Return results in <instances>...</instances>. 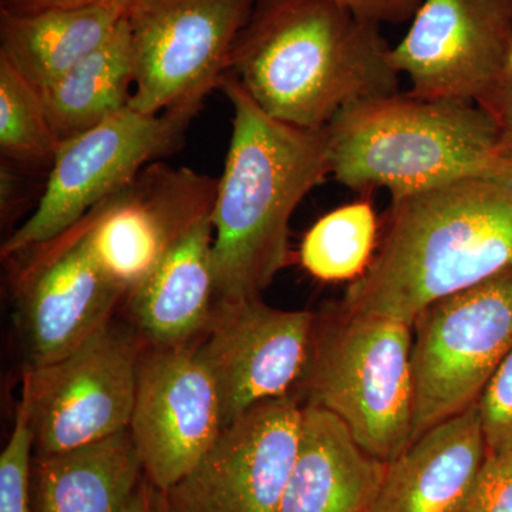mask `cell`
<instances>
[{"label": "cell", "instance_id": "8992f818", "mask_svg": "<svg viewBox=\"0 0 512 512\" xmlns=\"http://www.w3.org/2000/svg\"><path fill=\"white\" fill-rule=\"evenodd\" d=\"M511 350L512 268L421 311L413 322V441L478 403Z\"/></svg>", "mask_w": 512, "mask_h": 512}, {"label": "cell", "instance_id": "3957f363", "mask_svg": "<svg viewBox=\"0 0 512 512\" xmlns=\"http://www.w3.org/2000/svg\"><path fill=\"white\" fill-rule=\"evenodd\" d=\"M220 89L234 119L210 218L217 305L261 296L272 284L289 259L293 212L330 174L328 127L272 119L232 73Z\"/></svg>", "mask_w": 512, "mask_h": 512}, {"label": "cell", "instance_id": "603a6c76", "mask_svg": "<svg viewBox=\"0 0 512 512\" xmlns=\"http://www.w3.org/2000/svg\"><path fill=\"white\" fill-rule=\"evenodd\" d=\"M59 140L47 119L39 90L0 56V154L28 168H49Z\"/></svg>", "mask_w": 512, "mask_h": 512}, {"label": "cell", "instance_id": "83f0119b", "mask_svg": "<svg viewBox=\"0 0 512 512\" xmlns=\"http://www.w3.org/2000/svg\"><path fill=\"white\" fill-rule=\"evenodd\" d=\"M477 104L493 117L505 146L512 148V55L503 74Z\"/></svg>", "mask_w": 512, "mask_h": 512}, {"label": "cell", "instance_id": "9c48e42d", "mask_svg": "<svg viewBox=\"0 0 512 512\" xmlns=\"http://www.w3.org/2000/svg\"><path fill=\"white\" fill-rule=\"evenodd\" d=\"M144 342L128 322L111 320L72 355L26 367L22 399L35 456H52L123 433L136 400Z\"/></svg>", "mask_w": 512, "mask_h": 512}, {"label": "cell", "instance_id": "ffe728a7", "mask_svg": "<svg viewBox=\"0 0 512 512\" xmlns=\"http://www.w3.org/2000/svg\"><path fill=\"white\" fill-rule=\"evenodd\" d=\"M140 457L126 430L52 456H36L35 512H123L141 478Z\"/></svg>", "mask_w": 512, "mask_h": 512}, {"label": "cell", "instance_id": "8fae6325", "mask_svg": "<svg viewBox=\"0 0 512 512\" xmlns=\"http://www.w3.org/2000/svg\"><path fill=\"white\" fill-rule=\"evenodd\" d=\"M222 430L217 386L198 356L197 343L144 345L128 426L144 477L167 493L197 467Z\"/></svg>", "mask_w": 512, "mask_h": 512}, {"label": "cell", "instance_id": "9a60e30c", "mask_svg": "<svg viewBox=\"0 0 512 512\" xmlns=\"http://www.w3.org/2000/svg\"><path fill=\"white\" fill-rule=\"evenodd\" d=\"M315 312L282 311L261 296L215 306L197 353L211 373L225 427L258 404L298 389Z\"/></svg>", "mask_w": 512, "mask_h": 512}, {"label": "cell", "instance_id": "d6986e66", "mask_svg": "<svg viewBox=\"0 0 512 512\" xmlns=\"http://www.w3.org/2000/svg\"><path fill=\"white\" fill-rule=\"evenodd\" d=\"M130 9L124 3L33 13L0 9V56L42 90L103 45Z\"/></svg>", "mask_w": 512, "mask_h": 512}, {"label": "cell", "instance_id": "7c38bea8", "mask_svg": "<svg viewBox=\"0 0 512 512\" xmlns=\"http://www.w3.org/2000/svg\"><path fill=\"white\" fill-rule=\"evenodd\" d=\"M218 178L156 161L86 215L90 247L113 281L130 292L175 242L211 217Z\"/></svg>", "mask_w": 512, "mask_h": 512}, {"label": "cell", "instance_id": "ac0fdd59", "mask_svg": "<svg viewBox=\"0 0 512 512\" xmlns=\"http://www.w3.org/2000/svg\"><path fill=\"white\" fill-rule=\"evenodd\" d=\"M389 464L363 450L335 414L303 404L298 454L276 512H369Z\"/></svg>", "mask_w": 512, "mask_h": 512}, {"label": "cell", "instance_id": "5bb4252c", "mask_svg": "<svg viewBox=\"0 0 512 512\" xmlns=\"http://www.w3.org/2000/svg\"><path fill=\"white\" fill-rule=\"evenodd\" d=\"M512 55V0H423L390 50L421 99L477 103Z\"/></svg>", "mask_w": 512, "mask_h": 512}, {"label": "cell", "instance_id": "6da1fadb", "mask_svg": "<svg viewBox=\"0 0 512 512\" xmlns=\"http://www.w3.org/2000/svg\"><path fill=\"white\" fill-rule=\"evenodd\" d=\"M512 268V148L478 173L392 200L382 245L342 303L413 326L448 295Z\"/></svg>", "mask_w": 512, "mask_h": 512}, {"label": "cell", "instance_id": "30bf717a", "mask_svg": "<svg viewBox=\"0 0 512 512\" xmlns=\"http://www.w3.org/2000/svg\"><path fill=\"white\" fill-rule=\"evenodd\" d=\"M29 252L16 274V325L26 367H40L72 355L106 328L127 292L97 262L86 218Z\"/></svg>", "mask_w": 512, "mask_h": 512}, {"label": "cell", "instance_id": "4fadbf2b", "mask_svg": "<svg viewBox=\"0 0 512 512\" xmlns=\"http://www.w3.org/2000/svg\"><path fill=\"white\" fill-rule=\"evenodd\" d=\"M298 394L252 407L165 493L171 512H276L301 440Z\"/></svg>", "mask_w": 512, "mask_h": 512}, {"label": "cell", "instance_id": "44dd1931", "mask_svg": "<svg viewBox=\"0 0 512 512\" xmlns=\"http://www.w3.org/2000/svg\"><path fill=\"white\" fill-rule=\"evenodd\" d=\"M134 69L127 16L113 35L39 90L59 143L86 133L130 106Z\"/></svg>", "mask_w": 512, "mask_h": 512}, {"label": "cell", "instance_id": "d4e9b609", "mask_svg": "<svg viewBox=\"0 0 512 512\" xmlns=\"http://www.w3.org/2000/svg\"><path fill=\"white\" fill-rule=\"evenodd\" d=\"M478 409L487 453L512 450V350L485 387Z\"/></svg>", "mask_w": 512, "mask_h": 512}, {"label": "cell", "instance_id": "ba28073f", "mask_svg": "<svg viewBox=\"0 0 512 512\" xmlns=\"http://www.w3.org/2000/svg\"><path fill=\"white\" fill-rule=\"evenodd\" d=\"M194 117L187 111L143 114L127 107L60 143L42 198L29 220L6 239L3 258H15L62 237L147 165L183 146Z\"/></svg>", "mask_w": 512, "mask_h": 512}, {"label": "cell", "instance_id": "5b68a950", "mask_svg": "<svg viewBox=\"0 0 512 512\" xmlns=\"http://www.w3.org/2000/svg\"><path fill=\"white\" fill-rule=\"evenodd\" d=\"M413 326L342 303L315 312L296 394L346 424L367 453L392 463L413 441Z\"/></svg>", "mask_w": 512, "mask_h": 512}, {"label": "cell", "instance_id": "f546056e", "mask_svg": "<svg viewBox=\"0 0 512 512\" xmlns=\"http://www.w3.org/2000/svg\"><path fill=\"white\" fill-rule=\"evenodd\" d=\"M123 512H171L164 491L141 478Z\"/></svg>", "mask_w": 512, "mask_h": 512}, {"label": "cell", "instance_id": "e0dca14e", "mask_svg": "<svg viewBox=\"0 0 512 512\" xmlns=\"http://www.w3.org/2000/svg\"><path fill=\"white\" fill-rule=\"evenodd\" d=\"M485 456L476 403L426 431L389 464L369 512H457Z\"/></svg>", "mask_w": 512, "mask_h": 512}, {"label": "cell", "instance_id": "7a4b0ae2", "mask_svg": "<svg viewBox=\"0 0 512 512\" xmlns=\"http://www.w3.org/2000/svg\"><path fill=\"white\" fill-rule=\"evenodd\" d=\"M380 26L330 0H256L229 73L272 119L322 130L350 104L399 93Z\"/></svg>", "mask_w": 512, "mask_h": 512}, {"label": "cell", "instance_id": "484cf974", "mask_svg": "<svg viewBox=\"0 0 512 512\" xmlns=\"http://www.w3.org/2000/svg\"><path fill=\"white\" fill-rule=\"evenodd\" d=\"M457 512H512V450L487 453Z\"/></svg>", "mask_w": 512, "mask_h": 512}, {"label": "cell", "instance_id": "277c9868", "mask_svg": "<svg viewBox=\"0 0 512 512\" xmlns=\"http://www.w3.org/2000/svg\"><path fill=\"white\" fill-rule=\"evenodd\" d=\"M330 175L353 191L392 200L494 164L507 150L477 103L394 93L345 107L328 126Z\"/></svg>", "mask_w": 512, "mask_h": 512}, {"label": "cell", "instance_id": "f1b7e54d", "mask_svg": "<svg viewBox=\"0 0 512 512\" xmlns=\"http://www.w3.org/2000/svg\"><path fill=\"white\" fill-rule=\"evenodd\" d=\"M136 0H0V9L13 13H33L40 10L84 8V6L124 3L133 6Z\"/></svg>", "mask_w": 512, "mask_h": 512}, {"label": "cell", "instance_id": "2e32d148", "mask_svg": "<svg viewBox=\"0 0 512 512\" xmlns=\"http://www.w3.org/2000/svg\"><path fill=\"white\" fill-rule=\"evenodd\" d=\"M211 217L195 224L124 299L127 322L144 345L181 348L200 342L215 315Z\"/></svg>", "mask_w": 512, "mask_h": 512}, {"label": "cell", "instance_id": "7402d4cb", "mask_svg": "<svg viewBox=\"0 0 512 512\" xmlns=\"http://www.w3.org/2000/svg\"><path fill=\"white\" fill-rule=\"evenodd\" d=\"M376 238L372 204L353 202L329 212L306 232L299 262L319 281H356L375 256Z\"/></svg>", "mask_w": 512, "mask_h": 512}, {"label": "cell", "instance_id": "4316f807", "mask_svg": "<svg viewBox=\"0 0 512 512\" xmlns=\"http://www.w3.org/2000/svg\"><path fill=\"white\" fill-rule=\"evenodd\" d=\"M373 25H402L416 15L423 0H330Z\"/></svg>", "mask_w": 512, "mask_h": 512}, {"label": "cell", "instance_id": "52a82bcc", "mask_svg": "<svg viewBox=\"0 0 512 512\" xmlns=\"http://www.w3.org/2000/svg\"><path fill=\"white\" fill-rule=\"evenodd\" d=\"M256 0H136L127 15L133 53L131 109L200 113L220 89Z\"/></svg>", "mask_w": 512, "mask_h": 512}, {"label": "cell", "instance_id": "cb8c5ba5", "mask_svg": "<svg viewBox=\"0 0 512 512\" xmlns=\"http://www.w3.org/2000/svg\"><path fill=\"white\" fill-rule=\"evenodd\" d=\"M33 440L28 410L19 402L15 426L0 454V512H35L30 498Z\"/></svg>", "mask_w": 512, "mask_h": 512}]
</instances>
